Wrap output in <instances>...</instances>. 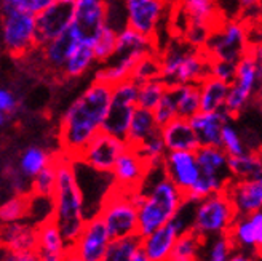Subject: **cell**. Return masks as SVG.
<instances>
[{"instance_id":"cell-24","label":"cell","mask_w":262,"mask_h":261,"mask_svg":"<svg viewBox=\"0 0 262 261\" xmlns=\"http://www.w3.org/2000/svg\"><path fill=\"white\" fill-rule=\"evenodd\" d=\"M2 249L5 252H26L37 250L38 247V229L24 221H13L2 223Z\"/></svg>"},{"instance_id":"cell-53","label":"cell","mask_w":262,"mask_h":261,"mask_svg":"<svg viewBox=\"0 0 262 261\" xmlns=\"http://www.w3.org/2000/svg\"><path fill=\"white\" fill-rule=\"evenodd\" d=\"M133 261H149L147 253H146V250L142 249V245H141L139 249L135 252V255H133Z\"/></svg>"},{"instance_id":"cell-40","label":"cell","mask_w":262,"mask_h":261,"mask_svg":"<svg viewBox=\"0 0 262 261\" xmlns=\"http://www.w3.org/2000/svg\"><path fill=\"white\" fill-rule=\"evenodd\" d=\"M117 38H119V31H115L107 23L102 28V31L95 38V53L96 61L99 64L107 63L117 51Z\"/></svg>"},{"instance_id":"cell-26","label":"cell","mask_w":262,"mask_h":261,"mask_svg":"<svg viewBox=\"0 0 262 261\" xmlns=\"http://www.w3.org/2000/svg\"><path fill=\"white\" fill-rule=\"evenodd\" d=\"M260 223H262V210L250 215L237 216V219H235V223L229 231V236L235 244V249L246 250L254 256H260L257 249Z\"/></svg>"},{"instance_id":"cell-37","label":"cell","mask_w":262,"mask_h":261,"mask_svg":"<svg viewBox=\"0 0 262 261\" xmlns=\"http://www.w3.org/2000/svg\"><path fill=\"white\" fill-rule=\"evenodd\" d=\"M141 242L142 237L139 234L112 239L107 247L104 261H133V255L141 247Z\"/></svg>"},{"instance_id":"cell-39","label":"cell","mask_w":262,"mask_h":261,"mask_svg":"<svg viewBox=\"0 0 262 261\" xmlns=\"http://www.w3.org/2000/svg\"><path fill=\"white\" fill-rule=\"evenodd\" d=\"M136 149L142 155V159L149 164V167L162 165L165 155L168 152V148H166L165 141L162 138L160 130L157 133L150 135L147 139H144L139 146H136Z\"/></svg>"},{"instance_id":"cell-1","label":"cell","mask_w":262,"mask_h":261,"mask_svg":"<svg viewBox=\"0 0 262 261\" xmlns=\"http://www.w3.org/2000/svg\"><path fill=\"white\" fill-rule=\"evenodd\" d=\"M112 87L93 81L66 109L58 125L61 152L77 160L93 136L101 132L111 108Z\"/></svg>"},{"instance_id":"cell-42","label":"cell","mask_w":262,"mask_h":261,"mask_svg":"<svg viewBox=\"0 0 262 261\" xmlns=\"http://www.w3.org/2000/svg\"><path fill=\"white\" fill-rule=\"evenodd\" d=\"M157 77H162V63L160 55L157 51H152L136 64L133 74H131V79L138 84H142L150 79H157Z\"/></svg>"},{"instance_id":"cell-54","label":"cell","mask_w":262,"mask_h":261,"mask_svg":"<svg viewBox=\"0 0 262 261\" xmlns=\"http://www.w3.org/2000/svg\"><path fill=\"white\" fill-rule=\"evenodd\" d=\"M238 2L243 8H253V7H257L262 0H238Z\"/></svg>"},{"instance_id":"cell-22","label":"cell","mask_w":262,"mask_h":261,"mask_svg":"<svg viewBox=\"0 0 262 261\" xmlns=\"http://www.w3.org/2000/svg\"><path fill=\"white\" fill-rule=\"evenodd\" d=\"M232 119L233 117L226 109H221L211 112L200 111L192 117L190 122L202 146H222V130Z\"/></svg>"},{"instance_id":"cell-38","label":"cell","mask_w":262,"mask_h":261,"mask_svg":"<svg viewBox=\"0 0 262 261\" xmlns=\"http://www.w3.org/2000/svg\"><path fill=\"white\" fill-rule=\"evenodd\" d=\"M168 84L162 79V77H157V79H150L147 82L139 84V96H138V106L146 108L154 111L157 108V104L162 101L165 96Z\"/></svg>"},{"instance_id":"cell-33","label":"cell","mask_w":262,"mask_h":261,"mask_svg":"<svg viewBox=\"0 0 262 261\" xmlns=\"http://www.w3.org/2000/svg\"><path fill=\"white\" fill-rule=\"evenodd\" d=\"M230 181H232V178H227V176L202 173L200 178L193 183V186L186 192V200L193 202V204L200 202L214 192L226 191Z\"/></svg>"},{"instance_id":"cell-45","label":"cell","mask_w":262,"mask_h":261,"mask_svg":"<svg viewBox=\"0 0 262 261\" xmlns=\"http://www.w3.org/2000/svg\"><path fill=\"white\" fill-rule=\"evenodd\" d=\"M235 252V244L229 234H221V236L211 237L209 242L206 259L209 261H229L232 253Z\"/></svg>"},{"instance_id":"cell-2","label":"cell","mask_w":262,"mask_h":261,"mask_svg":"<svg viewBox=\"0 0 262 261\" xmlns=\"http://www.w3.org/2000/svg\"><path fill=\"white\" fill-rule=\"evenodd\" d=\"M56 162V188L53 192V218L59 226L64 239L71 245L80 236L86 223L85 195L78 183L72 159L61 152Z\"/></svg>"},{"instance_id":"cell-13","label":"cell","mask_w":262,"mask_h":261,"mask_svg":"<svg viewBox=\"0 0 262 261\" xmlns=\"http://www.w3.org/2000/svg\"><path fill=\"white\" fill-rule=\"evenodd\" d=\"M75 19V0H55L35 15L37 48L68 31Z\"/></svg>"},{"instance_id":"cell-21","label":"cell","mask_w":262,"mask_h":261,"mask_svg":"<svg viewBox=\"0 0 262 261\" xmlns=\"http://www.w3.org/2000/svg\"><path fill=\"white\" fill-rule=\"evenodd\" d=\"M38 247L37 252L43 261H61L69 258L71 244L64 239L59 226L53 218H48L37 225Z\"/></svg>"},{"instance_id":"cell-6","label":"cell","mask_w":262,"mask_h":261,"mask_svg":"<svg viewBox=\"0 0 262 261\" xmlns=\"http://www.w3.org/2000/svg\"><path fill=\"white\" fill-rule=\"evenodd\" d=\"M98 213L102 216L112 239L139 234V208L131 200L126 189L114 185L104 197Z\"/></svg>"},{"instance_id":"cell-5","label":"cell","mask_w":262,"mask_h":261,"mask_svg":"<svg viewBox=\"0 0 262 261\" xmlns=\"http://www.w3.org/2000/svg\"><path fill=\"white\" fill-rule=\"evenodd\" d=\"M237 216V210H235L227 189L214 192L206 199L196 202L192 229L208 240L221 234H229Z\"/></svg>"},{"instance_id":"cell-41","label":"cell","mask_w":262,"mask_h":261,"mask_svg":"<svg viewBox=\"0 0 262 261\" xmlns=\"http://www.w3.org/2000/svg\"><path fill=\"white\" fill-rule=\"evenodd\" d=\"M189 21L209 23L216 16L214 0H181Z\"/></svg>"},{"instance_id":"cell-48","label":"cell","mask_w":262,"mask_h":261,"mask_svg":"<svg viewBox=\"0 0 262 261\" xmlns=\"http://www.w3.org/2000/svg\"><path fill=\"white\" fill-rule=\"evenodd\" d=\"M209 75L232 84L237 77V61L209 58Z\"/></svg>"},{"instance_id":"cell-28","label":"cell","mask_w":262,"mask_h":261,"mask_svg":"<svg viewBox=\"0 0 262 261\" xmlns=\"http://www.w3.org/2000/svg\"><path fill=\"white\" fill-rule=\"evenodd\" d=\"M199 85H200L202 111L211 112V111H221L226 108L230 84L221 79H216L213 75H206Z\"/></svg>"},{"instance_id":"cell-51","label":"cell","mask_w":262,"mask_h":261,"mask_svg":"<svg viewBox=\"0 0 262 261\" xmlns=\"http://www.w3.org/2000/svg\"><path fill=\"white\" fill-rule=\"evenodd\" d=\"M4 261H37L40 259L37 250H26V252H5L4 250Z\"/></svg>"},{"instance_id":"cell-46","label":"cell","mask_w":262,"mask_h":261,"mask_svg":"<svg viewBox=\"0 0 262 261\" xmlns=\"http://www.w3.org/2000/svg\"><path fill=\"white\" fill-rule=\"evenodd\" d=\"M213 24L209 23H199V21H189V24L186 26L184 29V34L182 37L186 38V41L195 47V48H205L206 42L209 35L213 32Z\"/></svg>"},{"instance_id":"cell-4","label":"cell","mask_w":262,"mask_h":261,"mask_svg":"<svg viewBox=\"0 0 262 261\" xmlns=\"http://www.w3.org/2000/svg\"><path fill=\"white\" fill-rule=\"evenodd\" d=\"M162 79L168 85L200 84L209 75V56L203 48L192 47L184 37L169 42L160 53Z\"/></svg>"},{"instance_id":"cell-36","label":"cell","mask_w":262,"mask_h":261,"mask_svg":"<svg viewBox=\"0 0 262 261\" xmlns=\"http://www.w3.org/2000/svg\"><path fill=\"white\" fill-rule=\"evenodd\" d=\"M31 194H13L0 207V221L13 223L21 221L31 213Z\"/></svg>"},{"instance_id":"cell-18","label":"cell","mask_w":262,"mask_h":261,"mask_svg":"<svg viewBox=\"0 0 262 261\" xmlns=\"http://www.w3.org/2000/svg\"><path fill=\"white\" fill-rule=\"evenodd\" d=\"M149 53H152L150 50H133V51H123V53H115L107 63L102 64V68L96 71L95 79L111 87L126 79H131V74H133L136 64Z\"/></svg>"},{"instance_id":"cell-11","label":"cell","mask_w":262,"mask_h":261,"mask_svg":"<svg viewBox=\"0 0 262 261\" xmlns=\"http://www.w3.org/2000/svg\"><path fill=\"white\" fill-rule=\"evenodd\" d=\"M111 240L112 236L102 216L99 213L90 216L80 236L71 245L69 258L78 261H104Z\"/></svg>"},{"instance_id":"cell-23","label":"cell","mask_w":262,"mask_h":261,"mask_svg":"<svg viewBox=\"0 0 262 261\" xmlns=\"http://www.w3.org/2000/svg\"><path fill=\"white\" fill-rule=\"evenodd\" d=\"M160 133L168 151H196L202 146L190 119L186 117H174L171 122L160 127Z\"/></svg>"},{"instance_id":"cell-27","label":"cell","mask_w":262,"mask_h":261,"mask_svg":"<svg viewBox=\"0 0 262 261\" xmlns=\"http://www.w3.org/2000/svg\"><path fill=\"white\" fill-rule=\"evenodd\" d=\"M95 63H98L95 53V41L93 38H82L62 68L61 75L66 79H77V77L83 75Z\"/></svg>"},{"instance_id":"cell-17","label":"cell","mask_w":262,"mask_h":261,"mask_svg":"<svg viewBox=\"0 0 262 261\" xmlns=\"http://www.w3.org/2000/svg\"><path fill=\"white\" fill-rule=\"evenodd\" d=\"M109 23L106 0H75V28L83 38H96L102 28Z\"/></svg>"},{"instance_id":"cell-56","label":"cell","mask_w":262,"mask_h":261,"mask_svg":"<svg viewBox=\"0 0 262 261\" xmlns=\"http://www.w3.org/2000/svg\"><path fill=\"white\" fill-rule=\"evenodd\" d=\"M260 154H262V151H260Z\"/></svg>"},{"instance_id":"cell-57","label":"cell","mask_w":262,"mask_h":261,"mask_svg":"<svg viewBox=\"0 0 262 261\" xmlns=\"http://www.w3.org/2000/svg\"><path fill=\"white\" fill-rule=\"evenodd\" d=\"M260 111H262V109H260Z\"/></svg>"},{"instance_id":"cell-34","label":"cell","mask_w":262,"mask_h":261,"mask_svg":"<svg viewBox=\"0 0 262 261\" xmlns=\"http://www.w3.org/2000/svg\"><path fill=\"white\" fill-rule=\"evenodd\" d=\"M174 88L178 99V115L192 119V117L202 111L200 99V85L199 84H184V85H171Z\"/></svg>"},{"instance_id":"cell-32","label":"cell","mask_w":262,"mask_h":261,"mask_svg":"<svg viewBox=\"0 0 262 261\" xmlns=\"http://www.w3.org/2000/svg\"><path fill=\"white\" fill-rule=\"evenodd\" d=\"M53 160H55V157L47 149L38 148V146H29L19 154L16 165L26 178L34 179Z\"/></svg>"},{"instance_id":"cell-52","label":"cell","mask_w":262,"mask_h":261,"mask_svg":"<svg viewBox=\"0 0 262 261\" xmlns=\"http://www.w3.org/2000/svg\"><path fill=\"white\" fill-rule=\"evenodd\" d=\"M251 51H253V55L259 59V63L262 64V38L260 41H257V42H251V48H250Z\"/></svg>"},{"instance_id":"cell-14","label":"cell","mask_w":262,"mask_h":261,"mask_svg":"<svg viewBox=\"0 0 262 261\" xmlns=\"http://www.w3.org/2000/svg\"><path fill=\"white\" fill-rule=\"evenodd\" d=\"M126 26L155 38L165 15V0H123Z\"/></svg>"},{"instance_id":"cell-8","label":"cell","mask_w":262,"mask_h":261,"mask_svg":"<svg viewBox=\"0 0 262 261\" xmlns=\"http://www.w3.org/2000/svg\"><path fill=\"white\" fill-rule=\"evenodd\" d=\"M2 44L13 58H21L37 48L35 15L21 10L2 13Z\"/></svg>"},{"instance_id":"cell-16","label":"cell","mask_w":262,"mask_h":261,"mask_svg":"<svg viewBox=\"0 0 262 261\" xmlns=\"http://www.w3.org/2000/svg\"><path fill=\"white\" fill-rule=\"evenodd\" d=\"M149 164L142 159L136 148H128L117 160L111 176L114 178V185L126 191L139 189L144 178L147 175Z\"/></svg>"},{"instance_id":"cell-50","label":"cell","mask_w":262,"mask_h":261,"mask_svg":"<svg viewBox=\"0 0 262 261\" xmlns=\"http://www.w3.org/2000/svg\"><path fill=\"white\" fill-rule=\"evenodd\" d=\"M53 2L55 0H2V13L11 10H21L37 15V13H40Z\"/></svg>"},{"instance_id":"cell-19","label":"cell","mask_w":262,"mask_h":261,"mask_svg":"<svg viewBox=\"0 0 262 261\" xmlns=\"http://www.w3.org/2000/svg\"><path fill=\"white\" fill-rule=\"evenodd\" d=\"M82 38L83 37L80 31H78L75 28V24L72 23V26L68 31H64L56 38H53V41H50L48 44L38 48V50H42V58H43L45 66L50 68L51 71L61 74L62 68L66 66V63H68V59L71 58V55L74 53V50L80 44Z\"/></svg>"},{"instance_id":"cell-47","label":"cell","mask_w":262,"mask_h":261,"mask_svg":"<svg viewBox=\"0 0 262 261\" xmlns=\"http://www.w3.org/2000/svg\"><path fill=\"white\" fill-rule=\"evenodd\" d=\"M222 148L229 154V157L242 155L250 151V148H246L243 138L240 136L238 130L232 125V121L227 122L224 130H222Z\"/></svg>"},{"instance_id":"cell-12","label":"cell","mask_w":262,"mask_h":261,"mask_svg":"<svg viewBox=\"0 0 262 261\" xmlns=\"http://www.w3.org/2000/svg\"><path fill=\"white\" fill-rule=\"evenodd\" d=\"M128 148L129 145L126 139L101 130L88 143V146L83 149L77 160L83 162L90 168H95L96 172L112 173L117 160Z\"/></svg>"},{"instance_id":"cell-10","label":"cell","mask_w":262,"mask_h":261,"mask_svg":"<svg viewBox=\"0 0 262 261\" xmlns=\"http://www.w3.org/2000/svg\"><path fill=\"white\" fill-rule=\"evenodd\" d=\"M250 48L251 41L246 26L233 19L222 23L219 28H214L203 50L209 58L238 61L245 53L250 51Z\"/></svg>"},{"instance_id":"cell-30","label":"cell","mask_w":262,"mask_h":261,"mask_svg":"<svg viewBox=\"0 0 262 261\" xmlns=\"http://www.w3.org/2000/svg\"><path fill=\"white\" fill-rule=\"evenodd\" d=\"M159 130H160V127L155 121L154 111L138 106L135 109L133 119H131V124H129V130H128V135H126V143L131 148H136V146L141 145L144 139H147L150 135L159 132Z\"/></svg>"},{"instance_id":"cell-35","label":"cell","mask_w":262,"mask_h":261,"mask_svg":"<svg viewBox=\"0 0 262 261\" xmlns=\"http://www.w3.org/2000/svg\"><path fill=\"white\" fill-rule=\"evenodd\" d=\"M203 244L205 239L193 229L179 234L169 261H195L200 255Z\"/></svg>"},{"instance_id":"cell-20","label":"cell","mask_w":262,"mask_h":261,"mask_svg":"<svg viewBox=\"0 0 262 261\" xmlns=\"http://www.w3.org/2000/svg\"><path fill=\"white\" fill-rule=\"evenodd\" d=\"M227 192L238 216L262 210V176L251 179H232Z\"/></svg>"},{"instance_id":"cell-44","label":"cell","mask_w":262,"mask_h":261,"mask_svg":"<svg viewBox=\"0 0 262 261\" xmlns=\"http://www.w3.org/2000/svg\"><path fill=\"white\" fill-rule=\"evenodd\" d=\"M154 115H155V121L159 124V127L166 125L168 122H171L174 117H178V99H176L174 88L171 85L168 87L165 96L154 109Z\"/></svg>"},{"instance_id":"cell-31","label":"cell","mask_w":262,"mask_h":261,"mask_svg":"<svg viewBox=\"0 0 262 261\" xmlns=\"http://www.w3.org/2000/svg\"><path fill=\"white\" fill-rule=\"evenodd\" d=\"M229 170L233 179H251L262 176V154L250 149L242 155L229 157Z\"/></svg>"},{"instance_id":"cell-43","label":"cell","mask_w":262,"mask_h":261,"mask_svg":"<svg viewBox=\"0 0 262 261\" xmlns=\"http://www.w3.org/2000/svg\"><path fill=\"white\" fill-rule=\"evenodd\" d=\"M55 188H56V162L53 160L32 179L31 195H40V197H53Z\"/></svg>"},{"instance_id":"cell-29","label":"cell","mask_w":262,"mask_h":261,"mask_svg":"<svg viewBox=\"0 0 262 261\" xmlns=\"http://www.w3.org/2000/svg\"><path fill=\"white\" fill-rule=\"evenodd\" d=\"M195 154L202 173L232 178V173L229 170V154L222 146H200L195 151Z\"/></svg>"},{"instance_id":"cell-25","label":"cell","mask_w":262,"mask_h":261,"mask_svg":"<svg viewBox=\"0 0 262 261\" xmlns=\"http://www.w3.org/2000/svg\"><path fill=\"white\" fill-rule=\"evenodd\" d=\"M179 231L173 221L152 231L142 237V249L146 250L149 261H168L171 258L173 247L179 237Z\"/></svg>"},{"instance_id":"cell-15","label":"cell","mask_w":262,"mask_h":261,"mask_svg":"<svg viewBox=\"0 0 262 261\" xmlns=\"http://www.w3.org/2000/svg\"><path fill=\"white\" fill-rule=\"evenodd\" d=\"M163 168L166 176L184 192L202 175L195 151H168L163 159Z\"/></svg>"},{"instance_id":"cell-9","label":"cell","mask_w":262,"mask_h":261,"mask_svg":"<svg viewBox=\"0 0 262 261\" xmlns=\"http://www.w3.org/2000/svg\"><path fill=\"white\" fill-rule=\"evenodd\" d=\"M138 96L139 84L133 79H126L120 84H115L112 87L111 108L101 130L126 139L131 119H133L135 109L138 108Z\"/></svg>"},{"instance_id":"cell-55","label":"cell","mask_w":262,"mask_h":261,"mask_svg":"<svg viewBox=\"0 0 262 261\" xmlns=\"http://www.w3.org/2000/svg\"><path fill=\"white\" fill-rule=\"evenodd\" d=\"M254 103L262 109V85H260V87L257 88V91H256V95H254Z\"/></svg>"},{"instance_id":"cell-7","label":"cell","mask_w":262,"mask_h":261,"mask_svg":"<svg viewBox=\"0 0 262 261\" xmlns=\"http://www.w3.org/2000/svg\"><path fill=\"white\" fill-rule=\"evenodd\" d=\"M262 85V64L250 50L237 61V77L230 84L226 111L233 117H238L254 101L257 88Z\"/></svg>"},{"instance_id":"cell-3","label":"cell","mask_w":262,"mask_h":261,"mask_svg":"<svg viewBox=\"0 0 262 261\" xmlns=\"http://www.w3.org/2000/svg\"><path fill=\"white\" fill-rule=\"evenodd\" d=\"M146 199L139 205V236L144 237L160 226L169 223L182 204L186 202V192L163 173L160 178L141 186Z\"/></svg>"},{"instance_id":"cell-49","label":"cell","mask_w":262,"mask_h":261,"mask_svg":"<svg viewBox=\"0 0 262 261\" xmlns=\"http://www.w3.org/2000/svg\"><path fill=\"white\" fill-rule=\"evenodd\" d=\"M21 106V103L18 99V96L13 93L8 88H0V114H2V119H0V124L2 127L8 125L10 119L15 117V114L18 112Z\"/></svg>"}]
</instances>
